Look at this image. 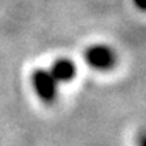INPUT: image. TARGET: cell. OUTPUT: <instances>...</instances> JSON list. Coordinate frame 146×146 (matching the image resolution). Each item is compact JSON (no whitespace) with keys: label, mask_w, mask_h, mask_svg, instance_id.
Masks as SVG:
<instances>
[{"label":"cell","mask_w":146,"mask_h":146,"mask_svg":"<svg viewBox=\"0 0 146 146\" xmlns=\"http://www.w3.org/2000/svg\"><path fill=\"white\" fill-rule=\"evenodd\" d=\"M84 60L88 67L97 71H109L116 64V54L115 51L105 46V44H95L85 50Z\"/></svg>","instance_id":"cell-2"},{"label":"cell","mask_w":146,"mask_h":146,"mask_svg":"<svg viewBox=\"0 0 146 146\" xmlns=\"http://www.w3.org/2000/svg\"><path fill=\"white\" fill-rule=\"evenodd\" d=\"M31 85L36 95L44 104H52L58 97V82L48 70L37 68L31 74Z\"/></svg>","instance_id":"cell-1"},{"label":"cell","mask_w":146,"mask_h":146,"mask_svg":"<svg viewBox=\"0 0 146 146\" xmlns=\"http://www.w3.org/2000/svg\"><path fill=\"white\" fill-rule=\"evenodd\" d=\"M48 71L51 72V75L54 77V80L58 84L71 82L75 78V75H77V67H75L74 61H71L70 58H58V60H55Z\"/></svg>","instance_id":"cell-3"},{"label":"cell","mask_w":146,"mask_h":146,"mask_svg":"<svg viewBox=\"0 0 146 146\" xmlns=\"http://www.w3.org/2000/svg\"><path fill=\"white\" fill-rule=\"evenodd\" d=\"M133 4H135L139 10H145L146 9V0H133Z\"/></svg>","instance_id":"cell-4"}]
</instances>
